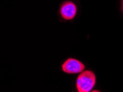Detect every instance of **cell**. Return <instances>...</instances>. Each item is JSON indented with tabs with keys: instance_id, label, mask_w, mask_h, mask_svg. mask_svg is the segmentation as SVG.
I'll return each instance as SVG.
<instances>
[{
	"instance_id": "cell-1",
	"label": "cell",
	"mask_w": 123,
	"mask_h": 92,
	"mask_svg": "<svg viewBox=\"0 0 123 92\" xmlns=\"http://www.w3.org/2000/svg\"><path fill=\"white\" fill-rule=\"evenodd\" d=\"M96 77L92 71L86 70L81 72L76 80V88L79 92H89L94 87Z\"/></svg>"
},
{
	"instance_id": "cell-2",
	"label": "cell",
	"mask_w": 123,
	"mask_h": 92,
	"mask_svg": "<svg viewBox=\"0 0 123 92\" xmlns=\"http://www.w3.org/2000/svg\"><path fill=\"white\" fill-rule=\"evenodd\" d=\"M63 72L68 74H77L83 72L85 66L79 60L75 59H67L62 65Z\"/></svg>"
},
{
	"instance_id": "cell-3",
	"label": "cell",
	"mask_w": 123,
	"mask_h": 92,
	"mask_svg": "<svg viewBox=\"0 0 123 92\" xmlns=\"http://www.w3.org/2000/svg\"><path fill=\"white\" fill-rule=\"evenodd\" d=\"M77 12V8L75 3L70 1H66L61 5L60 13L64 19L72 20L75 17Z\"/></svg>"
},
{
	"instance_id": "cell-4",
	"label": "cell",
	"mask_w": 123,
	"mask_h": 92,
	"mask_svg": "<svg viewBox=\"0 0 123 92\" xmlns=\"http://www.w3.org/2000/svg\"><path fill=\"white\" fill-rule=\"evenodd\" d=\"M121 8H122V11L123 13V0H122V2H121Z\"/></svg>"
}]
</instances>
